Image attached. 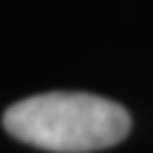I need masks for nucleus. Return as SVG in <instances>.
<instances>
[{
    "label": "nucleus",
    "instance_id": "f257e3e1",
    "mask_svg": "<svg viewBox=\"0 0 153 153\" xmlns=\"http://www.w3.org/2000/svg\"><path fill=\"white\" fill-rule=\"evenodd\" d=\"M4 128L17 140L55 153H89L117 145L132 128L128 111L83 91H49L15 102Z\"/></svg>",
    "mask_w": 153,
    "mask_h": 153
}]
</instances>
